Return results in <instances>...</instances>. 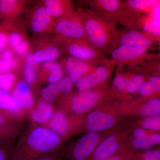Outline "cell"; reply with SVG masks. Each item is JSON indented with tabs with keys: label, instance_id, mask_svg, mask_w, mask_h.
Here are the masks:
<instances>
[{
	"label": "cell",
	"instance_id": "obj_1",
	"mask_svg": "<svg viewBox=\"0 0 160 160\" xmlns=\"http://www.w3.org/2000/svg\"><path fill=\"white\" fill-rule=\"evenodd\" d=\"M62 138L43 126L32 123L23 130L14 146L10 160H34L58 151Z\"/></svg>",
	"mask_w": 160,
	"mask_h": 160
},
{
	"label": "cell",
	"instance_id": "obj_2",
	"mask_svg": "<svg viewBox=\"0 0 160 160\" xmlns=\"http://www.w3.org/2000/svg\"><path fill=\"white\" fill-rule=\"evenodd\" d=\"M77 12L87 41L100 52L111 49L114 46L116 33L111 24L92 10L80 8Z\"/></svg>",
	"mask_w": 160,
	"mask_h": 160
},
{
	"label": "cell",
	"instance_id": "obj_3",
	"mask_svg": "<svg viewBox=\"0 0 160 160\" xmlns=\"http://www.w3.org/2000/svg\"><path fill=\"white\" fill-rule=\"evenodd\" d=\"M66 95L59 102L62 109H60L77 116H81L89 111L97 105L103 96L102 92L94 89Z\"/></svg>",
	"mask_w": 160,
	"mask_h": 160
},
{
	"label": "cell",
	"instance_id": "obj_4",
	"mask_svg": "<svg viewBox=\"0 0 160 160\" xmlns=\"http://www.w3.org/2000/svg\"><path fill=\"white\" fill-rule=\"evenodd\" d=\"M63 40L67 41L66 48L71 57L95 65L98 64L112 65L105 58L101 52L87 40Z\"/></svg>",
	"mask_w": 160,
	"mask_h": 160
},
{
	"label": "cell",
	"instance_id": "obj_5",
	"mask_svg": "<svg viewBox=\"0 0 160 160\" xmlns=\"http://www.w3.org/2000/svg\"><path fill=\"white\" fill-rule=\"evenodd\" d=\"M100 138L98 132H89L80 138L70 148L58 151L62 158L67 160H88L98 146Z\"/></svg>",
	"mask_w": 160,
	"mask_h": 160
},
{
	"label": "cell",
	"instance_id": "obj_6",
	"mask_svg": "<svg viewBox=\"0 0 160 160\" xmlns=\"http://www.w3.org/2000/svg\"><path fill=\"white\" fill-rule=\"evenodd\" d=\"M54 30L63 39L87 40L82 24L77 12L57 20Z\"/></svg>",
	"mask_w": 160,
	"mask_h": 160
},
{
	"label": "cell",
	"instance_id": "obj_7",
	"mask_svg": "<svg viewBox=\"0 0 160 160\" xmlns=\"http://www.w3.org/2000/svg\"><path fill=\"white\" fill-rule=\"evenodd\" d=\"M80 116H69L65 112L55 110L51 120L44 126L53 131L61 137L66 138L76 132L79 128Z\"/></svg>",
	"mask_w": 160,
	"mask_h": 160
},
{
	"label": "cell",
	"instance_id": "obj_8",
	"mask_svg": "<svg viewBox=\"0 0 160 160\" xmlns=\"http://www.w3.org/2000/svg\"><path fill=\"white\" fill-rule=\"evenodd\" d=\"M147 48L142 46H120L112 51L110 58L112 65H134L142 62L146 59L151 58L148 54Z\"/></svg>",
	"mask_w": 160,
	"mask_h": 160
},
{
	"label": "cell",
	"instance_id": "obj_9",
	"mask_svg": "<svg viewBox=\"0 0 160 160\" xmlns=\"http://www.w3.org/2000/svg\"><path fill=\"white\" fill-rule=\"evenodd\" d=\"M113 65H101L84 76L76 83L79 91L93 90L96 87L104 84L111 75Z\"/></svg>",
	"mask_w": 160,
	"mask_h": 160
},
{
	"label": "cell",
	"instance_id": "obj_10",
	"mask_svg": "<svg viewBox=\"0 0 160 160\" xmlns=\"http://www.w3.org/2000/svg\"><path fill=\"white\" fill-rule=\"evenodd\" d=\"M55 22L47 13L43 5L37 6L29 19V27L36 34H44L54 29Z\"/></svg>",
	"mask_w": 160,
	"mask_h": 160
},
{
	"label": "cell",
	"instance_id": "obj_11",
	"mask_svg": "<svg viewBox=\"0 0 160 160\" xmlns=\"http://www.w3.org/2000/svg\"><path fill=\"white\" fill-rule=\"evenodd\" d=\"M116 123L112 115L101 110H94L87 116L85 126L90 132H96L110 129Z\"/></svg>",
	"mask_w": 160,
	"mask_h": 160
},
{
	"label": "cell",
	"instance_id": "obj_12",
	"mask_svg": "<svg viewBox=\"0 0 160 160\" xmlns=\"http://www.w3.org/2000/svg\"><path fill=\"white\" fill-rule=\"evenodd\" d=\"M10 94L22 112L23 111L32 110L34 108L33 94L29 85L26 82H18Z\"/></svg>",
	"mask_w": 160,
	"mask_h": 160
},
{
	"label": "cell",
	"instance_id": "obj_13",
	"mask_svg": "<svg viewBox=\"0 0 160 160\" xmlns=\"http://www.w3.org/2000/svg\"><path fill=\"white\" fill-rule=\"evenodd\" d=\"M154 41L153 38L146 33L133 29L116 36L115 42H116L119 46H142L149 49L152 48Z\"/></svg>",
	"mask_w": 160,
	"mask_h": 160
},
{
	"label": "cell",
	"instance_id": "obj_14",
	"mask_svg": "<svg viewBox=\"0 0 160 160\" xmlns=\"http://www.w3.org/2000/svg\"><path fill=\"white\" fill-rule=\"evenodd\" d=\"M73 83L68 76L63 77L56 82L50 84L41 91L43 99L51 102L60 95L69 94L73 89Z\"/></svg>",
	"mask_w": 160,
	"mask_h": 160
},
{
	"label": "cell",
	"instance_id": "obj_15",
	"mask_svg": "<svg viewBox=\"0 0 160 160\" xmlns=\"http://www.w3.org/2000/svg\"><path fill=\"white\" fill-rule=\"evenodd\" d=\"M65 69L68 77L73 83L78 81L84 76L92 71L96 65L70 57L67 58L64 62Z\"/></svg>",
	"mask_w": 160,
	"mask_h": 160
},
{
	"label": "cell",
	"instance_id": "obj_16",
	"mask_svg": "<svg viewBox=\"0 0 160 160\" xmlns=\"http://www.w3.org/2000/svg\"><path fill=\"white\" fill-rule=\"evenodd\" d=\"M119 145L117 136H109L97 146L88 160H104L117 154Z\"/></svg>",
	"mask_w": 160,
	"mask_h": 160
},
{
	"label": "cell",
	"instance_id": "obj_17",
	"mask_svg": "<svg viewBox=\"0 0 160 160\" xmlns=\"http://www.w3.org/2000/svg\"><path fill=\"white\" fill-rule=\"evenodd\" d=\"M54 111V107L51 102L41 99L32 110L30 118L33 123L44 126L51 120Z\"/></svg>",
	"mask_w": 160,
	"mask_h": 160
},
{
	"label": "cell",
	"instance_id": "obj_18",
	"mask_svg": "<svg viewBox=\"0 0 160 160\" xmlns=\"http://www.w3.org/2000/svg\"><path fill=\"white\" fill-rule=\"evenodd\" d=\"M43 3L47 13L53 19H59L75 12L73 5L70 1L45 0Z\"/></svg>",
	"mask_w": 160,
	"mask_h": 160
},
{
	"label": "cell",
	"instance_id": "obj_19",
	"mask_svg": "<svg viewBox=\"0 0 160 160\" xmlns=\"http://www.w3.org/2000/svg\"><path fill=\"white\" fill-rule=\"evenodd\" d=\"M8 43L12 50L19 56H26L29 53V42L20 31H13L9 33Z\"/></svg>",
	"mask_w": 160,
	"mask_h": 160
},
{
	"label": "cell",
	"instance_id": "obj_20",
	"mask_svg": "<svg viewBox=\"0 0 160 160\" xmlns=\"http://www.w3.org/2000/svg\"><path fill=\"white\" fill-rule=\"evenodd\" d=\"M61 54V52L58 47L53 45H48L32 53V58L34 62L38 64L55 61L60 57Z\"/></svg>",
	"mask_w": 160,
	"mask_h": 160
},
{
	"label": "cell",
	"instance_id": "obj_21",
	"mask_svg": "<svg viewBox=\"0 0 160 160\" xmlns=\"http://www.w3.org/2000/svg\"><path fill=\"white\" fill-rule=\"evenodd\" d=\"M22 2L15 0L0 1V16L12 20L18 16L22 9Z\"/></svg>",
	"mask_w": 160,
	"mask_h": 160
},
{
	"label": "cell",
	"instance_id": "obj_22",
	"mask_svg": "<svg viewBox=\"0 0 160 160\" xmlns=\"http://www.w3.org/2000/svg\"><path fill=\"white\" fill-rule=\"evenodd\" d=\"M23 131L18 123L0 125V143H10Z\"/></svg>",
	"mask_w": 160,
	"mask_h": 160
},
{
	"label": "cell",
	"instance_id": "obj_23",
	"mask_svg": "<svg viewBox=\"0 0 160 160\" xmlns=\"http://www.w3.org/2000/svg\"><path fill=\"white\" fill-rule=\"evenodd\" d=\"M37 64L34 62L32 58L31 52L26 56L24 65V77L26 83L29 85H33L37 81Z\"/></svg>",
	"mask_w": 160,
	"mask_h": 160
},
{
	"label": "cell",
	"instance_id": "obj_24",
	"mask_svg": "<svg viewBox=\"0 0 160 160\" xmlns=\"http://www.w3.org/2000/svg\"><path fill=\"white\" fill-rule=\"evenodd\" d=\"M0 109L8 110L22 116V112L14 102L9 92L0 89Z\"/></svg>",
	"mask_w": 160,
	"mask_h": 160
},
{
	"label": "cell",
	"instance_id": "obj_25",
	"mask_svg": "<svg viewBox=\"0 0 160 160\" xmlns=\"http://www.w3.org/2000/svg\"><path fill=\"white\" fill-rule=\"evenodd\" d=\"M92 3L98 9L108 13L119 12L125 7L124 3L118 0H97Z\"/></svg>",
	"mask_w": 160,
	"mask_h": 160
},
{
	"label": "cell",
	"instance_id": "obj_26",
	"mask_svg": "<svg viewBox=\"0 0 160 160\" xmlns=\"http://www.w3.org/2000/svg\"><path fill=\"white\" fill-rule=\"evenodd\" d=\"M160 143V134L150 135L140 138H135L132 142V146L137 149H147L159 145Z\"/></svg>",
	"mask_w": 160,
	"mask_h": 160
},
{
	"label": "cell",
	"instance_id": "obj_27",
	"mask_svg": "<svg viewBox=\"0 0 160 160\" xmlns=\"http://www.w3.org/2000/svg\"><path fill=\"white\" fill-rule=\"evenodd\" d=\"M159 2L157 0H129L124 3V7L134 11H144L155 7Z\"/></svg>",
	"mask_w": 160,
	"mask_h": 160
},
{
	"label": "cell",
	"instance_id": "obj_28",
	"mask_svg": "<svg viewBox=\"0 0 160 160\" xmlns=\"http://www.w3.org/2000/svg\"><path fill=\"white\" fill-rule=\"evenodd\" d=\"M160 113V99L152 98L148 100L140 109V113L143 116L158 115Z\"/></svg>",
	"mask_w": 160,
	"mask_h": 160
},
{
	"label": "cell",
	"instance_id": "obj_29",
	"mask_svg": "<svg viewBox=\"0 0 160 160\" xmlns=\"http://www.w3.org/2000/svg\"><path fill=\"white\" fill-rule=\"evenodd\" d=\"M145 81V78L142 75H136L129 78L125 92L129 94H135L139 91Z\"/></svg>",
	"mask_w": 160,
	"mask_h": 160
},
{
	"label": "cell",
	"instance_id": "obj_30",
	"mask_svg": "<svg viewBox=\"0 0 160 160\" xmlns=\"http://www.w3.org/2000/svg\"><path fill=\"white\" fill-rule=\"evenodd\" d=\"M16 80V76L13 72L0 74V89L9 92L14 86Z\"/></svg>",
	"mask_w": 160,
	"mask_h": 160
},
{
	"label": "cell",
	"instance_id": "obj_31",
	"mask_svg": "<svg viewBox=\"0 0 160 160\" xmlns=\"http://www.w3.org/2000/svg\"><path fill=\"white\" fill-rule=\"evenodd\" d=\"M22 117L11 112L0 109V125L19 123Z\"/></svg>",
	"mask_w": 160,
	"mask_h": 160
},
{
	"label": "cell",
	"instance_id": "obj_32",
	"mask_svg": "<svg viewBox=\"0 0 160 160\" xmlns=\"http://www.w3.org/2000/svg\"><path fill=\"white\" fill-rule=\"evenodd\" d=\"M141 126L144 129L153 131L160 130V116L158 115L147 117L142 121Z\"/></svg>",
	"mask_w": 160,
	"mask_h": 160
},
{
	"label": "cell",
	"instance_id": "obj_33",
	"mask_svg": "<svg viewBox=\"0 0 160 160\" xmlns=\"http://www.w3.org/2000/svg\"><path fill=\"white\" fill-rule=\"evenodd\" d=\"M19 67V60L15 57L10 61L0 59V74L12 72L13 70L18 69Z\"/></svg>",
	"mask_w": 160,
	"mask_h": 160
},
{
	"label": "cell",
	"instance_id": "obj_34",
	"mask_svg": "<svg viewBox=\"0 0 160 160\" xmlns=\"http://www.w3.org/2000/svg\"><path fill=\"white\" fill-rule=\"evenodd\" d=\"M129 78L125 74L118 73L115 77L113 87L116 91L118 92L125 91Z\"/></svg>",
	"mask_w": 160,
	"mask_h": 160
},
{
	"label": "cell",
	"instance_id": "obj_35",
	"mask_svg": "<svg viewBox=\"0 0 160 160\" xmlns=\"http://www.w3.org/2000/svg\"><path fill=\"white\" fill-rule=\"evenodd\" d=\"M47 77V81L49 84L56 82L62 79L64 76L62 66L53 69L49 72Z\"/></svg>",
	"mask_w": 160,
	"mask_h": 160
},
{
	"label": "cell",
	"instance_id": "obj_36",
	"mask_svg": "<svg viewBox=\"0 0 160 160\" xmlns=\"http://www.w3.org/2000/svg\"><path fill=\"white\" fill-rule=\"evenodd\" d=\"M12 146L10 143H0V160H10Z\"/></svg>",
	"mask_w": 160,
	"mask_h": 160
},
{
	"label": "cell",
	"instance_id": "obj_37",
	"mask_svg": "<svg viewBox=\"0 0 160 160\" xmlns=\"http://www.w3.org/2000/svg\"><path fill=\"white\" fill-rule=\"evenodd\" d=\"M141 95L143 97H148L154 93H156L155 89L149 82V81H145L139 90Z\"/></svg>",
	"mask_w": 160,
	"mask_h": 160
},
{
	"label": "cell",
	"instance_id": "obj_38",
	"mask_svg": "<svg viewBox=\"0 0 160 160\" xmlns=\"http://www.w3.org/2000/svg\"><path fill=\"white\" fill-rule=\"evenodd\" d=\"M137 155L141 160H160V151L157 150H149L142 154Z\"/></svg>",
	"mask_w": 160,
	"mask_h": 160
},
{
	"label": "cell",
	"instance_id": "obj_39",
	"mask_svg": "<svg viewBox=\"0 0 160 160\" xmlns=\"http://www.w3.org/2000/svg\"><path fill=\"white\" fill-rule=\"evenodd\" d=\"M5 26H0V51L6 48L8 44L9 33Z\"/></svg>",
	"mask_w": 160,
	"mask_h": 160
},
{
	"label": "cell",
	"instance_id": "obj_40",
	"mask_svg": "<svg viewBox=\"0 0 160 160\" xmlns=\"http://www.w3.org/2000/svg\"><path fill=\"white\" fill-rule=\"evenodd\" d=\"M136 155L130 152H120L104 160H128L134 157Z\"/></svg>",
	"mask_w": 160,
	"mask_h": 160
},
{
	"label": "cell",
	"instance_id": "obj_41",
	"mask_svg": "<svg viewBox=\"0 0 160 160\" xmlns=\"http://www.w3.org/2000/svg\"><path fill=\"white\" fill-rule=\"evenodd\" d=\"M62 66V64L59 62L56 61H51L42 63L41 67L43 72H48L53 69Z\"/></svg>",
	"mask_w": 160,
	"mask_h": 160
},
{
	"label": "cell",
	"instance_id": "obj_42",
	"mask_svg": "<svg viewBox=\"0 0 160 160\" xmlns=\"http://www.w3.org/2000/svg\"><path fill=\"white\" fill-rule=\"evenodd\" d=\"M34 160H62L58 151L53 152L45 155Z\"/></svg>",
	"mask_w": 160,
	"mask_h": 160
},
{
	"label": "cell",
	"instance_id": "obj_43",
	"mask_svg": "<svg viewBox=\"0 0 160 160\" xmlns=\"http://www.w3.org/2000/svg\"><path fill=\"white\" fill-rule=\"evenodd\" d=\"M15 57L13 52L11 48H6L3 49L0 54V59L10 61Z\"/></svg>",
	"mask_w": 160,
	"mask_h": 160
},
{
	"label": "cell",
	"instance_id": "obj_44",
	"mask_svg": "<svg viewBox=\"0 0 160 160\" xmlns=\"http://www.w3.org/2000/svg\"><path fill=\"white\" fill-rule=\"evenodd\" d=\"M149 82L153 86L157 92L160 91V78L158 76L154 75L151 76L149 80Z\"/></svg>",
	"mask_w": 160,
	"mask_h": 160
},
{
	"label": "cell",
	"instance_id": "obj_45",
	"mask_svg": "<svg viewBox=\"0 0 160 160\" xmlns=\"http://www.w3.org/2000/svg\"><path fill=\"white\" fill-rule=\"evenodd\" d=\"M132 135L135 138H140L149 135L148 132L142 128H136L132 132Z\"/></svg>",
	"mask_w": 160,
	"mask_h": 160
}]
</instances>
